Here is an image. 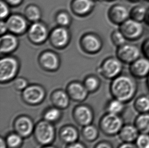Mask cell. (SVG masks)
I'll list each match as a JSON object with an SVG mask.
<instances>
[{
  "label": "cell",
  "mask_w": 149,
  "mask_h": 148,
  "mask_svg": "<svg viewBox=\"0 0 149 148\" xmlns=\"http://www.w3.org/2000/svg\"><path fill=\"white\" fill-rule=\"evenodd\" d=\"M110 90L113 98L126 104L134 98L137 92V85L129 76L119 75L113 79Z\"/></svg>",
  "instance_id": "cell-1"
},
{
  "label": "cell",
  "mask_w": 149,
  "mask_h": 148,
  "mask_svg": "<svg viewBox=\"0 0 149 148\" xmlns=\"http://www.w3.org/2000/svg\"><path fill=\"white\" fill-rule=\"evenodd\" d=\"M20 64L18 59L9 55H5L0 61V81L6 83L14 80L18 74Z\"/></svg>",
  "instance_id": "cell-2"
},
{
  "label": "cell",
  "mask_w": 149,
  "mask_h": 148,
  "mask_svg": "<svg viewBox=\"0 0 149 148\" xmlns=\"http://www.w3.org/2000/svg\"><path fill=\"white\" fill-rule=\"evenodd\" d=\"M49 29L45 23L39 21L33 22L29 26L27 37L32 44L40 45L45 43L49 39Z\"/></svg>",
  "instance_id": "cell-3"
},
{
  "label": "cell",
  "mask_w": 149,
  "mask_h": 148,
  "mask_svg": "<svg viewBox=\"0 0 149 148\" xmlns=\"http://www.w3.org/2000/svg\"><path fill=\"white\" fill-rule=\"evenodd\" d=\"M100 125L105 134L113 136L119 134L124 123L123 119L120 115L108 113L101 119Z\"/></svg>",
  "instance_id": "cell-4"
},
{
  "label": "cell",
  "mask_w": 149,
  "mask_h": 148,
  "mask_svg": "<svg viewBox=\"0 0 149 148\" xmlns=\"http://www.w3.org/2000/svg\"><path fill=\"white\" fill-rule=\"evenodd\" d=\"M34 133L37 142L43 146L49 145L54 140V127L52 123L46 120L39 122L35 128Z\"/></svg>",
  "instance_id": "cell-5"
},
{
  "label": "cell",
  "mask_w": 149,
  "mask_h": 148,
  "mask_svg": "<svg viewBox=\"0 0 149 148\" xmlns=\"http://www.w3.org/2000/svg\"><path fill=\"white\" fill-rule=\"evenodd\" d=\"M49 40L50 45L57 49H63L68 45L71 35L68 28L58 26L50 31Z\"/></svg>",
  "instance_id": "cell-6"
},
{
  "label": "cell",
  "mask_w": 149,
  "mask_h": 148,
  "mask_svg": "<svg viewBox=\"0 0 149 148\" xmlns=\"http://www.w3.org/2000/svg\"><path fill=\"white\" fill-rule=\"evenodd\" d=\"M122 69L123 65L118 58L109 57L101 63L98 72L103 78L113 80L120 75Z\"/></svg>",
  "instance_id": "cell-7"
},
{
  "label": "cell",
  "mask_w": 149,
  "mask_h": 148,
  "mask_svg": "<svg viewBox=\"0 0 149 148\" xmlns=\"http://www.w3.org/2000/svg\"><path fill=\"white\" fill-rule=\"evenodd\" d=\"M79 44L81 50L89 54H96L102 48V41L97 35L88 33L81 37Z\"/></svg>",
  "instance_id": "cell-8"
},
{
  "label": "cell",
  "mask_w": 149,
  "mask_h": 148,
  "mask_svg": "<svg viewBox=\"0 0 149 148\" xmlns=\"http://www.w3.org/2000/svg\"><path fill=\"white\" fill-rule=\"evenodd\" d=\"M38 62L41 68L47 72H55L60 66L59 56L52 50H45L41 52L39 55Z\"/></svg>",
  "instance_id": "cell-9"
},
{
  "label": "cell",
  "mask_w": 149,
  "mask_h": 148,
  "mask_svg": "<svg viewBox=\"0 0 149 148\" xmlns=\"http://www.w3.org/2000/svg\"><path fill=\"white\" fill-rule=\"evenodd\" d=\"M119 30L126 40L129 41H135L139 39L143 33V26L141 23L131 18L128 19L120 25Z\"/></svg>",
  "instance_id": "cell-10"
},
{
  "label": "cell",
  "mask_w": 149,
  "mask_h": 148,
  "mask_svg": "<svg viewBox=\"0 0 149 148\" xmlns=\"http://www.w3.org/2000/svg\"><path fill=\"white\" fill-rule=\"evenodd\" d=\"M5 21L9 33L17 36L24 34L28 29V21L24 16L20 14H11Z\"/></svg>",
  "instance_id": "cell-11"
},
{
  "label": "cell",
  "mask_w": 149,
  "mask_h": 148,
  "mask_svg": "<svg viewBox=\"0 0 149 148\" xmlns=\"http://www.w3.org/2000/svg\"><path fill=\"white\" fill-rule=\"evenodd\" d=\"M45 92L42 86L37 84L29 85L22 91L24 102L31 105L39 104L45 99Z\"/></svg>",
  "instance_id": "cell-12"
},
{
  "label": "cell",
  "mask_w": 149,
  "mask_h": 148,
  "mask_svg": "<svg viewBox=\"0 0 149 148\" xmlns=\"http://www.w3.org/2000/svg\"><path fill=\"white\" fill-rule=\"evenodd\" d=\"M116 55L121 62L130 64L139 58L140 51L136 46L125 44L118 47Z\"/></svg>",
  "instance_id": "cell-13"
},
{
  "label": "cell",
  "mask_w": 149,
  "mask_h": 148,
  "mask_svg": "<svg viewBox=\"0 0 149 148\" xmlns=\"http://www.w3.org/2000/svg\"><path fill=\"white\" fill-rule=\"evenodd\" d=\"M107 15L111 22L120 26L129 19L130 11L125 6L121 4H116L109 9Z\"/></svg>",
  "instance_id": "cell-14"
},
{
  "label": "cell",
  "mask_w": 149,
  "mask_h": 148,
  "mask_svg": "<svg viewBox=\"0 0 149 148\" xmlns=\"http://www.w3.org/2000/svg\"><path fill=\"white\" fill-rule=\"evenodd\" d=\"M19 41L17 36L8 32L1 35L0 39V51L4 55H9L18 48Z\"/></svg>",
  "instance_id": "cell-15"
},
{
  "label": "cell",
  "mask_w": 149,
  "mask_h": 148,
  "mask_svg": "<svg viewBox=\"0 0 149 148\" xmlns=\"http://www.w3.org/2000/svg\"><path fill=\"white\" fill-rule=\"evenodd\" d=\"M94 5V2L92 0H72L71 10L76 16L84 17L92 12Z\"/></svg>",
  "instance_id": "cell-16"
},
{
  "label": "cell",
  "mask_w": 149,
  "mask_h": 148,
  "mask_svg": "<svg viewBox=\"0 0 149 148\" xmlns=\"http://www.w3.org/2000/svg\"><path fill=\"white\" fill-rule=\"evenodd\" d=\"M14 128L16 133L22 138L30 136L35 129L32 121L26 116H21L17 118L14 122Z\"/></svg>",
  "instance_id": "cell-17"
},
{
  "label": "cell",
  "mask_w": 149,
  "mask_h": 148,
  "mask_svg": "<svg viewBox=\"0 0 149 148\" xmlns=\"http://www.w3.org/2000/svg\"><path fill=\"white\" fill-rule=\"evenodd\" d=\"M129 71L132 76L137 78H145L149 75V59L138 58L130 64Z\"/></svg>",
  "instance_id": "cell-18"
},
{
  "label": "cell",
  "mask_w": 149,
  "mask_h": 148,
  "mask_svg": "<svg viewBox=\"0 0 149 148\" xmlns=\"http://www.w3.org/2000/svg\"><path fill=\"white\" fill-rule=\"evenodd\" d=\"M67 92L70 98L77 102H81L86 98L88 92L84 84L78 82H72L69 84Z\"/></svg>",
  "instance_id": "cell-19"
},
{
  "label": "cell",
  "mask_w": 149,
  "mask_h": 148,
  "mask_svg": "<svg viewBox=\"0 0 149 148\" xmlns=\"http://www.w3.org/2000/svg\"><path fill=\"white\" fill-rule=\"evenodd\" d=\"M75 120L81 126L91 124L93 119V114L91 109L85 105H81L75 109L73 113Z\"/></svg>",
  "instance_id": "cell-20"
},
{
  "label": "cell",
  "mask_w": 149,
  "mask_h": 148,
  "mask_svg": "<svg viewBox=\"0 0 149 148\" xmlns=\"http://www.w3.org/2000/svg\"><path fill=\"white\" fill-rule=\"evenodd\" d=\"M140 133L134 125L126 124L124 125L120 131L119 137L123 142H134Z\"/></svg>",
  "instance_id": "cell-21"
},
{
  "label": "cell",
  "mask_w": 149,
  "mask_h": 148,
  "mask_svg": "<svg viewBox=\"0 0 149 148\" xmlns=\"http://www.w3.org/2000/svg\"><path fill=\"white\" fill-rule=\"evenodd\" d=\"M52 100L56 107L64 109L67 108L69 104L70 96L67 92L63 90H56L52 94Z\"/></svg>",
  "instance_id": "cell-22"
},
{
  "label": "cell",
  "mask_w": 149,
  "mask_h": 148,
  "mask_svg": "<svg viewBox=\"0 0 149 148\" xmlns=\"http://www.w3.org/2000/svg\"><path fill=\"white\" fill-rule=\"evenodd\" d=\"M24 16L28 21L33 23L40 20L42 12L40 8L35 4H30L24 10Z\"/></svg>",
  "instance_id": "cell-23"
},
{
  "label": "cell",
  "mask_w": 149,
  "mask_h": 148,
  "mask_svg": "<svg viewBox=\"0 0 149 148\" xmlns=\"http://www.w3.org/2000/svg\"><path fill=\"white\" fill-rule=\"evenodd\" d=\"M60 137L64 142L70 144L77 142L79 133L77 129L72 126H66L61 131Z\"/></svg>",
  "instance_id": "cell-24"
},
{
  "label": "cell",
  "mask_w": 149,
  "mask_h": 148,
  "mask_svg": "<svg viewBox=\"0 0 149 148\" xmlns=\"http://www.w3.org/2000/svg\"><path fill=\"white\" fill-rule=\"evenodd\" d=\"M140 133L149 134V113L139 114L134 124Z\"/></svg>",
  "instance_id": "cell-25"
},
{
  "label": "cell",
  "mask_w": 149,
  "mask_h": 148,
  "mask_svg": "<svg viewBox=\"0 0 149 148\" xmlns=\"http://www.w3.org/2000/svg\"><path fill=\"white\" fill-rule=\"evenodd\" d=\"M134 108L139 114L149 113V98L141 95L137 98L134 102Z\"/></svg>",
  "instance_id": "cell-26"
},
{
  "label": "cell",
  "mask_w": 149,
  "mask_h": 148,
  "mask_svg": "<svg viewBox=\"0 0 149 148\" xmlns=\"http://www.w3.org/2000/svg\"><path fill=\"white\" fill-rule=\"evenodd\" d=\"M147 10L143 6H135L130 11V17L133 20L141 22L145 20Z\"/></svg>",
  "instance_id": "cell-27"
},
{
  "label": "cell",
  "mask_w": 149,
  "mask_h": 148,
  "mask_svg": "<svg viewBox=\"0 0 149 148\" xmlns=\"http://www.w3.org/2000/svg\"><path fill=\"white\" fill-rule=\"evenodd\" d=\"M107 109L108 113L120 115L125 110V103L113 98L109 102Z\"/></svg>",
  "instance_id": "cell-28"
},
{
  "label": "cell",
  "mask_w": 149,
  "mask_h": 148,
  "mask_svg": "<svg viewBox=\"0 0 149 148\" xmlns=\"http://www.w3.org/2000/svg\"><path fill=\"white\" fill-rule=\"evenodd\" d=\"M55 20L58 26L68 28L71 24L72 19L68 12L61 11L56 15Z\"/></svg>",
  "instance_id": "cell-29"
},
{
  "label": "cell",
  "mask_w": 149,
  "mask_h": 148,
  "mask_svg": "<svg viewBox=\"0 0 149 148\" xmlns=\"http://www.w3.org/2000/svg\"><path fill=\"white\" fill-rule=\"evenodd\" d=\"M100 80L96 76L91 75L85 78L84 84L89 92H94L100 86Z\"/></svg>",
  "instance_id": "cell-30"
},
{
  "label": "cell",
  "mask_w": 149,
  "mask_h": 148,
  "mask_svg": "<svg viewBox=\"0 0 149 148\" xmlns=\"http://www.w3.org/2000/svg\"><path fill=\"white\" fill-rule=\"evenodd\" d=\"M60 109L57 107H54L49 109V110L45 112L44 115L45 120L50 123L55 122L60 118L61 116V112Z\"/></svg>",
  "instance_id": "cell-31"
},
{
  "label": "cell",
  "mask_w": 149,
  "mask_h": 148,
  "mask_svg": "<svg viewBox=\"0 0 149 148\" xmlns=\"http://www.w3.org/2000/svg\"><path fill=\"white\" fill-rule=\"evenodd\" d=\"M83 135L86 140L92 142L97 138L98 131L95 126L90 124L85 126L83 129Z\"/></svg>",
  "instance_id": "cell-32"
},
{
  "label": "cell",
  "mask_w": 149,
  "mask_h": 148,
  "mask_svg": "<svg viewBox=\"0 0 149 148\" xmlns=\"http://www.w3.org/2000/svg\"><path fill=\"white\" fill-rule=\"evenodd\" d=\"M6 141L9 148H17L22 144V137L17 133H11L7 136Z\"/></svg>",
  "instance_id": "cell-33"
},
{
  "label": "cell",
  "mask_w": 149,
  "mask_h": 148,
  "mask_svg": "<svg viewBox=\"0 0 149 148\" xmlns=\"http://www.w3.org/2000/svg\"><path fill=\"white\" fill-rule=\"evenodd\" d=\"M111 38L113 45L117 47L126 44V39L119 30L113 31L111 34Z\"/></svg>",
  "instance_id": "cell-34"
},
{
  "label": "cell",
  "mask_w": 149,
  "mask_h": 148,
  "mask_svg": "<svg viewBox=\"0 0 149 148\" xmlns=\"http://www.w3.org/2000/svg\"><path fill=\"white\" fill-rule=\"evenodd\" d=\"M137 148H149V134L140 133L135 141Z\"/></svg>",
  "instance_id": "cell-35"
},
{
  "label": "cell",
  "mask_w": 149,
  "mask_h": 148,
  "mask_svg": "<svg viewBox=\"0 0 149 148\" xmlns=\"http://www.w3.org/2000/svg\"><path fill=\"white\" fill-rule=\"evenodd\" d=\"M10 6L7 4L6 2H4L3 0H1L0 2V17L1 19L2 20H5L7 19L8 17L10 15Z\"/></svg>",
  "instance_id": "cell-36"
},
{
  "label": "cell",
  "mask_w": 149,
  "mask_h": 148,
  "mask_svg": "<svg viewBox=\"0 0 149 148\" xmlns=\"http://www.w3.org/2000/svg\"><path fill=\"white\" fill-rule=\"evenodd\" d=\"M13 86L16 90L23 91L29 86L28 82L22 77L15 78L13 82Z\"/></svg>",
  "instance_id": "cell-37"
},
{
  "label": "cell",
  "mask_w": 149,
  "mask_h": 148,
  "mask_svg": "<svg viewBox=\"0 0 149 148\" xmlns=\"http://www.w3.org/2000/svg\"><path fill=\"white\" fill-rule=\"evenodd\" d=\"M141 51L146 58L149 59V38L145 40L142 43Z\"/></svg>",
  "instance_id": "cell-38"
},
{
  "label": "cell",
  "mask_w": 149,
  "mask_h": 148,
  "mask_svg": "<svg viewBox=\"0 0 149 148\" xmlns=\"http://www.w3.org/2000/svg\"><path fill=\"white\" fill-rule=\"evenodd\" d=\"M0 32L1 35L5 34L8 32V28L5 20H1L0 23Z\"/></svg>",
  "instance_id": "cell-39"
},
{
  "label": "cell",
  "mask_w": 149,
  "mask_h": 148,
  "mask_svg": "<svg viewBox=\"0 0 149 148\" xmlns=\"http://www.w3.org/2000/svg\"><path fill=\"white\" fill-rule=\"evenodd\" d=\"M11 7H17L22 4L23 0H3Z\"/></svg>",
  "instance_id": "cell-40"
},
{
  "label": "cell",
  "mask_w": 149,
  "mask_h": 148,
  "mask_svg": "<svg viewBox=\"0 0 149 148\" xmlns=\"http://www.w3.org/2000/svg\"><path fill=\"white\" fill-rule=\"evenodd\" d=\"M118 148H137L133 142H122Z\"/></svg>",
  "instance_id": "cell-41"
},
{
  "label": "cell",
  "mask_w": 149,
  "mask_h": 148,
  "mask_svg": "<svg viewBox=\"0 0 149 148\" xmlns=\"http://www.w3.org/2000/svg\"><path fill=\"white\" fill-rule=\"evenodd\" d=\"M95 148H113V147L109 142H102L97 145Z\"/></svg>",
  "instance_id": "cell-42"
},
{
  "label": "cell",
  "mask_w": 149,
  "mask_h": 148,
  "mask_svg": "<svg viewBox=\"0 0 149 148\" xmlns=\"http://www.w3.org/2000/svg\"><path fill=\"white\" fill-rule=\"evenodd\" d=\"M67 148H85V146L80 142H74L69 145Z\"/></svg>",
  "instance_id": "cell-43"
},
{
  "label": "cell",
  "mask_w": 149,
  "mask_h": 148,
  "mask_svg": "<svg viewBox=\"0 0 149 148\" xmlns=\"http://www.w3.org/2000/svg\"><path fill=\"white\" fill-rule=\"evenodd\" d=\"M0 146H1V148H7V147L8 146L6 140H4L2 138H1V140H0Z\"/></svg>",
  "instance_id": "cell-44"
},
{
  "label": "cell",
  "mask_w": 149,
  "mask_h": 148,
  "mask_svg": "<svg viewBox=\"0 0 149 148\" xmlns=\"http://www.w3.org/2000/svg\"><path fill=\"white\" fill-rule=\"evenodd\" d=\"M144 21L145 22L146 24H147L148 26H149V9L147 10V14L146 15L145 19Z\"/></svg>",
  "instance_id": "cell-45"
},
{
  "label": "cell",
  "mask_w": 149,
  "mask_h": 148,
  "mask_svg": "<svg viewBox=\"0 0 149 148\" xmlns=\"http://www.w3.org/2000/svg\"><path fill=\"white\" fill-rule=\"evenodd\" d=\"M43 148H56L54 147L51 146H49V145H47V146H45V147Z\"/></svg>",
  "instance_id": "cell-46"
},
{
  "label": "cell",
  "mask_w": 149,
  "mask_h": 148,
  "mask_svg": "<svg viewBox=\"0 0 149 148\" xmlns=\"http://www.w3.org/2000/svg\"><path fill=\"white\" fill-rule=\"evenodd\" d=\"M147 85H148V88H149V76H148Z\"/></svg>",
  "instance_id": "cell-47"
},
{
  "label": "cell",
  "mask_w": 149,
  "mask_h": 148,
  "mask_svg": "<svg viewBox=\"0 0 149 148\" xmlns=\"http://www.w3.org/2000/svg\"><path fill=\"white\" fill-rule=\"evenodd\" d=\"M129 1H138V0H129Z\"/></svg>",
  "instance_id": "cell-48"
},
{
  "label": "cell",
  "mask_w": 149,
  "mask_h": 148,
  "mask_svg": "<svg viewBox=\"0 0 149 148\" xmlns=\"http://www.w3.org/2000/svg\"><path fill=\"white\" fill-rule=\"evenodd\" d=\"M92 1H94V2H95V1H97V0H92Z\"/></svg>",
  "instance_id": "cell-49"
},
{
  "label": "cell",
  "mask_w": 149,
  "mask_h": 148,
  "mask_svg": "<svg viewBox=\"0 0 149 148\" xmlns=\"http://www.w3.org/2000/svg\"><path fill=\"white\" fill-rule=\"evenodd\" d=\"M105 1H111V0H105Z\"/></svg>",
  "instance_id": "cell-50"
},
{
  "label": "cell",
  "mask_w": 149,
  "mask_h": 148,
  "mask_svg": "<svg viewBox=\"0 0 149 148\" xmlns=\"http://www.w3.org/2000/svg\"><path fill=\"white\" fill-rule=\"evenodd\" d=\"M148 1H149V0H148Z\"/></svg>",
  "instance_id": "cell-51"
}]
</instances>
